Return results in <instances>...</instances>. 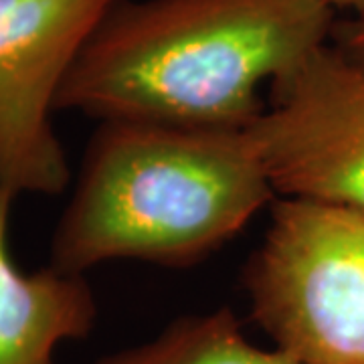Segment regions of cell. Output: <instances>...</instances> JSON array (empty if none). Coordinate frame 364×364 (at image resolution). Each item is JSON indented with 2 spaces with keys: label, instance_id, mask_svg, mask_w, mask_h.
<instances>
[{
  "label": "cell",
  "instance_id": "6da1fadb",
  "mask_svg": "<svg viewBox=\"0 0 364 364\" xmlns=\"http://www.w3.org/2000/svg\"><path fill=\"white\" fill-rule=\"evenodd\" d=\"M326 0H116L79 51L57 112L97 122L245 130L272 83L330 43Z\"/></svg>",
  "mask_w": 364,
  "mask_h": 364
},
{
  "label": "cell",
  "instance_id": "7a4b0ae2",
  "mask_svg": "<svg viewBox=\"0 0 364 364\" xmlns=\"http://www.w3.org/2000/svg\"><path fill=\"white\" fill-rule=\"evenodd\" d=\"M275 200L249 130L100 122L53 231L49 265L186 267L219 251Z\"/></svg>",
  "mask_w": 364,
  "mask_h": 364
},
{
  "label": "cell",
  "instance_id": "3957f363",
  "mask_svg": "<svg viewBox=\"0 0 364 364\" xmlns=\"http://www.w3.org/2000/svg\"><path fill=\"white\" fill-rule=\"evenodd\" d=\"M251 314L298 364H364V213L275 198L245 267Z\"/></svg>",
  "mask_w": 364,
  "mask_h": 364
},
{
  "label": "cell",
  "instance_id": "277c9868",
  "mask_svg": "<svg viewBox=\"0 0 364 364\" xmlns=\"http://www.w3.org/2000/svg\"><path fill=\"white\" fill-rule=\"evenodd\" d=\"M247 130L275 198L364 213V69L332 43L273 79Z\"/></svg>",
  "mask_w": 364,
  "mask_h": 364
},
{
  "label": "cell",
  "instance_id": "5b68a950",
  "mask_svg": "<svg viewBox=\"0 0 364 364\" xmlns=\"http://www.w3.org/2000/svg\"><path fill=\"white\" fill-rule=\"evenodd\" d=\"M116 0H0V184L61 195L71 170L53 130L57 95Z\"/></svg>",
  "mask_w": 364,
  "mask_h": 364
},
{
  "label": "cell",
  "instance_id": "8992f818",
  "mask_svg": "<svg viewBox=\"0 0 364 364\" xmlns=\"http://www.w3.org/2000/svg\"><path fill=\"white\" fill-rule=\"evenodd\" d=\"M16 196L0 184V364H55L59 344L90 334L97 304L83 275L14 265L9 219Z\"/></svg>",
  "mask_w": 364,
  "mask_h": 364
},
{
  "label": "cell",
  "instance_id": "52a82bcc",
  "mask_svg": "<svg viewBox=\"0 0 364 364\" xmlns=\"http://www.w3.org/2000/svg\"><path fill=\"white\" fill-rule=\"evenodd\" d=\"M97 364H298L286 352L249 342L229 308L186 316L136 348L116 352Z\"/></svg>",
  "mask_w": 364,
  "mask_h": 364
},
{
  "label": "cell",
  "instance_id": "ba28073f",
  "mask_svg": "<svg viewBox=\"0 0 364 364\" xmlns=\"http://www.w3.org/2000/svg\"><path fill=\"white\" fill-rule=\"evenodd\" d=\"M330 43L346 55L352 63L364 69V13L350 14L344 21H336Z\"/></svg>",
  "mask_w": 364,
  "mask_h": 364
},
{
  "label": "cell",
  "instance_id": "9c48e42d",
  "mask_svg": "<svg viewBox=\"0 0 364 364\" xmlns=\"http://www.w3.org/2000/svg\"><path fill=\"white\" fill-rule=\"evenodd\" d=\"M334 11H346L350 14L364 13V0H326Z\"/></svg>",
  "mask_w": 364,
  "mask_h": 364
}]
</instances>
